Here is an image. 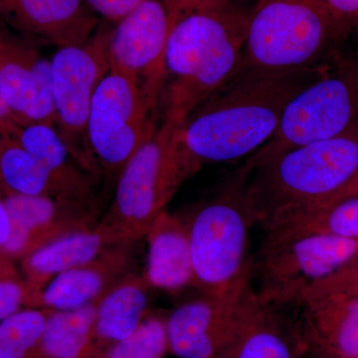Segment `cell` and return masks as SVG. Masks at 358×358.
Masks as SVG:
<instances>
[{"mask_svg":"<svg viewBox=\"0 0 358 358\" xmlns=\"http://www.w3.org/2000/svg\"><path fill=\"white\" fill-rule=\"evenodd\" d=\"M352 264L355 266V267L358 268V257L357 259H355V260L352 261Z\"/></svg>","mask_w":358,"mask_h":358,"instance_id":"35","label":"cell"},{"mask_svg":"<svg viewBox=\"0 0 358 358\" xmlns=\"http://www.w3.org/2000/svg\"><path fill=\"white\" fill-rule=\"evenodd\" d=\"M254 273L256 294L275 308L298 307L310 289L358 257V240L331 235L265 233Z\"/></svg>","mask_w":358,"mask_h":358,"instance_id":"8","label":"cell"},{"mask_svg":"<svg viewBox=\"0 0 358 358\" xmlns=\"http://www.w3.org/2000/svg\"><path fill=\"white\" fill-rule=\"evenodd\" d=\"M345 38L322 0H257L250 10L241 71L319 67Z\"/></svg>","mask_w":358,"mask_h":358,"instance_id":"5","label":"cell"},{"mask_svg":"<svg viewBox=\"0 0 358 358\" xmlns=\"http://www.w3.org/2000/svg\"><path fill=\"white\" fill-rule=\"evenodd\" d=\"M112 27L99 25L85 44L58 48L51 58L55 127L72 155L94 176L99 173L87 141V124L99 84L110 71L107 44Z\"/></svg>","mask_w":358,"mask_h":358,"instance_id":"9","label":"cell"},{"mask_svg":"<svg viewBox=\"0 0 358 358\" xmlns=\"http://www.w3.org/2000/svg\"><path fill=\"white\" fill-rule=\"evenodd\" d=\"M331 63L289 101L274 136L247 160V169L294 148L338 136L358 122V58Z\"/></svg>","mask_w":358,"mask_h":358,"instance_id":"7","label":"cell"},{"mask_svg":"<svg viewBox=\"0 0 358 358\" xmlns=\"http://www.w3.org/2000/svg\"><path fill=\"white\" fill-rule=\"evenodd\" d=\"M150 288L143 275L131 273L103 294L96 308L94 341L114 345L131 336L148 315Z\"/></svg>","mask_w":358,"mask_h":358,"instance_id":"22","label":"cell"},{"mask_svg":"<svg viewBox=\"0 0 358 358\" xmlns=\"http://www.w3.org/2000/svg\"><path fill=\"white\" fill-rule=\"evenodd\" d=\"M182 120L164 115V122L122 169L109 210L98 223L115 245L145 237L157 216L185 181L176 148Z\"/></svg>","mask_w":358,"mask_h":358,"instance_id":"6","label":"cell"},{"mask_svg":"<svg viewBox=\"0 0 358 358\" xmlns=\"http://www.w3.org/2000/svg\"><path fill=\"white\" fill-rule=\"evenodd\" d=\"M322 358H343V357H322Z\"/></svg>","mask_w":358,"mask_h":358,"instance_id":"36","label":"cell"},{"mask_svg":"<svg viewBox=\"0 0 358 358\" xmlns=\"http://www.w3.org/2000/svg\"><path fill=\"white\" fill-rule=\"evenodd\" d=\"M11 234V221L3 197L0 196V255Z\"/></svg>","mask_w":358,"mask_h":358,"instance_id":"32","label":"cell"},{"mask_svg":"<svg viewBox=\"0 0 358 358\" xmlns=\"http://www.w3.org/2000/svg\"><path fill=\"white\" fill-rule=\"evenodd\" d=\"M29 301L25 282L6 274L0 275V322L20 312V308Z\"/></svg>","mask_w":358,"mask_h":358,"instance_id":"28","label":"cell"},{"mask_svg":"<svg viewBox=\"0 0 358 358\" xmlns=\"http://www.w3.org/2000/svg\"><path fill=\"white\" fill-rule=\"evenodd\" d=\"M240 300L202 294L179 306L166 320L169 352L178 358L222 357L239 324Z\"/></svg>","mask_w":358,"mask_h":358,"instance_id":"14","label":"cell"},{"mask_svg":"<svg viewBox=\"0 0 358 358\" xmlns=\"http://www.w3.org/2000/svg\"><path fill=\"white\" fill-rule=\"evenodd\" d=\"M92 10L106 22L115 24L145 0H86Z\"/></svg>","mask_w":358,"mask_h":358,"instance_id":"29","label":"cell"},{"mask_svg":"<svg viewBox=\"0 0 358 358\" xmlns=\"http://www.w3.org/2000/svg\"><path fill=\"white\" fill-rule=\"evenodd\" d=\"M0 187L4 194L58 197L96 205L50 173L11 136H0Z\"/></svg>","mask_w":358,"mask_h":358,"instance_id":"21","label":"cell"},{"mask_svg":"<svg viewBox=\"0 0 358 358\" xmlns=\"http://www.w3.org/2000/svg\"><path fill=\"white\" fill-rule=\"evenodd\" d=\"M145 237L148 259L143 277L148 286L171 294L188 287L196 288L185 221L162 211Z\"/></svg>","mask_w":358,"mask_h":358,"instance_id":"19","label":"cell"},{"mask_svg":"<svg viewBox=\"0 0 358 358\" xmlns=\"http://www.w3.org/2000/svg\"><path fill=\"white\" fill-rule=\"evenodd\" d=\"M250 171L238 169L185 221L196 288L237 303L251 285L254 259L250 229L256 224L247 185Z\"/></svg>","mask_w":358,"mask_h":358,"instance_id":"4","label":"cell"},{"mask_svg":"<svg viewBox=\"0 0 358 358\" xmlns=\"http://www.w3.org/2000/svg\"><path fill=\"white\" fill-rule=\"evenodd\" d=\"M115 245L96 224L88 229L59 237L22 258L30 305L33 306L40 291L56 275L95 260Z\"/></svg>","mask_w":358,"mask_h":358,"instance_id":"20","label":"cell"},{"mask_svg":"<svg viewBox=\"0 0 358 358\" xmlns=\"http://www.w3.org/2000/svg\"><path fill=\"white\" fill-rule=\"evenodd\" d=\"M0 18L37 44L58 48L86 43L100 25L86 0H0Z\"/></svg>","mask_w":358,"mask_h":358,"instance_id":"15","label":"cell"},{"mask_svg":"<svg viewBox=\"0 0 358 358\" xmlns=\"http://www.w3.org/2000/svg\"><path fill=\"white\" fill-rule=\"evenodd\" d=\"M11 234L6 258H24L59 237L96 225V205L39 195L4 194Z\"/></svg>","mask_w":358,"mask_h":358,"instance_id":"13","label":"cell"},{"mask_svg":"<svg viewBox=\"0 0 358 358\" xmlns=\"http://www.w3.org/2000/svg\"><path fill=\"white\" fill-rule=\"evenodd\" d=\"M263 303L252 285L240 300L236 334L221 358H303L308 346L298 322Z\"/></svg>","mask_w":358,"mask_h":358,"instance_id":"16","label":"cell"},{"mask_svg":"<svg viewBox=\"0 0 358 358\" xmlns=\"http://www.w3.org/2000/svg\"><path fill=\"white\" fill-rule=\"evenodd\" d=\"M128 245H115L95 260L56 275L40 291L33 307L70 310L98 300L131 274Z\"/></svg>","mask_w":358,"mask_h":358,"instance_id":"18","label":"cell"},{"mask_svg":"<svg viewBox=\"0 0 358 358\" xmlns=\"http://www.w3.org/2000/svg\"><path fill=\"white\" fill-rule=\"evenodd\" d=\"M173 22L164 0H145L113 26L108 40L110 70L136 82L154 115L166 88V45Z\"/></svg>","mask_w":358,"mask_h":358,"instance_id":"11","label":"cell"},{"mask_svg":"<svg viewBox=\"0 0 358 358\" xmlns=\"http://www.w3.org/2000/svg\"><path fill=\"white\" fill-rule=\"evenodd\" d=\"M13 138L54 176L87 199L96 201L93 174L66 147L55 127L48 124L20 127Z\"/></svg>","mask_w":358,"mask_h":358,"instance_id":"23","label":"cell"},{"mask_svg":"<svg viewBox=\"0 0 358 358\" xmlns=\"http://www.w3.org/2000/svg\"><path fill=\"white\" fill-rule=\"evenodd\" d=\"M100 299L76 310H50L41 338L30 358H86L95 338Z\"/></svg>","mask_w":358,"mask_h":358,"instance_id":"24","label":"cell"},{"mask_svg":"<svg viewBox=\"0 0 358 358\" xmlns=\"http://www.w3.org/2000/svg\"><path fill=\"white\" fill-rule=\"evenodd\" d=\"M157 128L136 82L110 70L96 90L87 124L90 154L98 171L119 176Z\"/></svg>","mask_w":358,"mask_h":358,"instance_id":"10","label":"cell"},{"mask_svg":"<svg viewBox=\"0 0 358 358\" xmlns=\"http://www.w3.org/2000/svg\"><path fill=\"white\" fill-rule=\"evenodd\" d=\"M266 233L322 234L358 240V196L341 200L280 229Z\"/></svg>","mask_w":358,"mask_h":358,"instance_id":"25","label":"cell"},{"mask_svg":"<svg viewBox=\"0 0 358 358\" xmlns=\"http://www.w3.org/2000/svg\"><path fill=\"white\" fill-rule=\"evenodd\" d=\"M214 1H220V0H169L166 3L169 6L171 13L176 14L190 8V7L199 6V4Z\"/></svg>","mask_w":358,"mask_h":358,"instance_id":"33","label":"cell"},{"mask_svg":"<svg viewBox=\"0 0 358 358\" xmlns=\"http://www.w3.org/2000/svg\"><path fill=\"white\" fill-rule=\"evenodd\" d=\"M250 10L231 0H220L171 14L164 115L185 121L237 76L243 65Z\"/></svg>","mask_w":358,"mask_h":358,"instance_id":"2","label":"cell"},{"mask_svg":"<svg viewBox=\"0 0 358 358\" xmlns=\"http://www.w3.org/2000/svg\"><path fill=\"white\" fill-rule=\"evenodd\" d=\"M0 90L14 121L54 126L51 61L0 18Z\"/></svg>","mask_w":358,"mask_h":358,"instance_id":"12","label":"cell"},{"mask_svg":"<svg viewBox=\"0 0 358 358\" xmlns=\"http://www.w3.org/2000/svg\"><path fill=\"white\" fill-rule=\"evenodd\" d=\"M164 1L167 2V1H169V0H164Z\"/></svg>","mask_w":358,"mask_h":358,"instance_id":"37","label":"cell"},{"mask_svg":"<svg viewBox=\"0 0 358 358\" xmlns=\"http://www.w3.org/2000/svg\"><path fill=\"white\" fill-rule=\"evenodd\" d=\"M50 310H20L0 322V358H30Z\"/></svg>","mask_w":358,"mask_h":358,"instance_id":"26","label":"cell"},{"mask_svg":"<svg viewBox=\"0 0 358 358\" xmlns=\"http://www.w3.org/2000/svg\"><path fill=\"white\" fill-rule=\"evenodd\" d=\"M358 169V122L329 140L301 145L250 171L256 223L280 229L329 206Z\"/></svg>","mask_w":358,"mask_h":358,"instance_id":"3","label":"cell"},{"mask_svg":"<svg viewBox=\"0 0 358 358\" xmlns=\"http://www.w3.org/2000/svg\"><path fill=\"white\" fill-rule=\"evenodd\" d=\"M298 308V324L308 350L322 357L358 358V296L310 294Z\"/></svg>","mask_w":358,"mask_h":358,"instance_id":"17","label":"cell"},{"mask_svg":"<svg viewBox=\"0 0 358 358\" xmlns=\"http://www.w3.org/2000/svg\"><path fill=\"white\" fill-rule=\"evenodd\" d=\"M326 65L284 73L240 71L179 128L176 157L185 180L205 164L232 162L262 148L274 136L289 101Z\"/></svg>","mask_w":358,"mask_h":358,"instance_id":"1","label":"cell"},{"mask_svg":"<svg viewBox=\"0 0 358 358\" xmlns=\"http://www.w3.org/2000/svg\"><path fill=\"white\" fill-rule=\"evenodd\" d=\"M357 196H358V169L352 180H350V182L348 183V185L336 195V199H334L333 202L329 205L336 203V202L341 201V200L343 199Z\"/></svg>","mask_w":358,"mask_h":358,"instance_id":"34","label":"cell"},{"mask_svg":"<svg viewBox=\"0 0 358 358\" xmlns=\"http://www.w3.org/2000/svg\"><path fill=\"white\" fill-rule=\"evenodd\" d=\"M167 352L166 320L148 315L131 336L110 345L103 358H164Z\"/></svg>","mask_w":358,"mask_h":358,"instance_id":"27","label":"cell"},{"mask_svg":"<svg viewBox=\"0 0 358 358\" xmlns=\"http://www.w3.org/2000/svg\"><path fill=\"white\" fill-rule=\"evenodd\" d=\"M345 37L358 32V0H322Z\"/></svg>","mask_w":358,"mask_h":358,"instance_id":"30","label":"cell"},{"mask_svg":"<svg viewBox=\"0 0 358 358\" xmlns=\"http://www.w3.org/2000/svg\"><path fill=\"white\" fill-rule=\"evenodd\" d=\"M18 129L20 126L14 121L10 110H8L2 98L1 90H0V136L13 138L17 133Z\"/></svg>","mask_w":358,"mask_h":358,"instance_id":"31","label":"cell"}]
</instances>
